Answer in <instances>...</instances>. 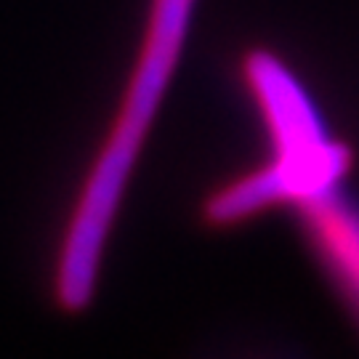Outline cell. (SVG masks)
Masks as SVG:
<instances>
[{
    "instance_id": "6da1fadb",
    "label": "cell",
    "mask_w": 359,
    "mask_h": 359,
    "mask_svg": "<svg viewBox=\"0 0 359 359\" xmlns=\"http://www.w3.org/2000/svg\"><path fill=\"white\" fill-rule=\"evenodd\" d=\"M194 6L197 0H149L139 56L133 59L99 152L80 184L56 250L53 298L69 314L83 311L93 301L104 250L123 208L130 173L187 48Z\"/></svg>"
},
{
    "instance_id": "7a4b0ae2",
    "label": "cell",
    "mask_w": 359,
    "mask_h": 359,
    "mask_svg": "<svg viewBox=\"0 0 359 359\" xmlns=\"http://www.w3.org/2000/svg\"><path fill=\"white\" fill-rule=\"evenodd\" d=\"M311 243L359 306V213L335 189L295 203Z\"/></svg>"
}]
</instances>
